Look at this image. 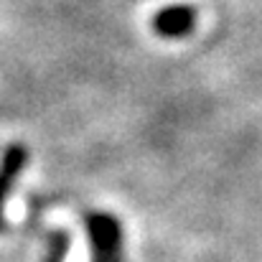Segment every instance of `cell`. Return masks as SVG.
<instances>
[{
    "label": "cell",
    "mask_w": 262,
    "mask_h": 262,
    "mask_svg": "<svg viewBox=\"0 0 262 262\" xmlns=\"http://www.w3.org/2000/svg\"><path fill=\"white\" fill-rule=\"evenodd\" d=\"M26 161H28V150H26V145H20V143H13V145L5 150L3 161H0V227H3V206H5V199L10 196V188L15 186L18 176L23 173Z\"/></svg>",
    "instance_id": "3"
},
{
    "label": "cell",
    "mask_w": 262,
    "mask_h": 262,
    "mask_svg": "<svg viewBox=\"0 0 262 262\" xmlns=\"http://www.w3.org/2000/svg\"><path fill=\"white\" fill-rule=\"evenodd\" d=\"M67 252H69V234L67 232H51L49 237V252H46V260L43 262H64L67 260Z\"/></svg>",
    "instance_id": "4"
},
{
    "label": "cell",
    "mask_w": 262,
    "mask_h": 262,
    "mask_svg": "<svg viewBox=\"0 0 262 262\" xmlns=\"http://www.w3.org/2000/svg\"><path fill=\"white\" fill-rule=\"evenodd\" d=\"M87 234L92 245V262H125L122 224L107 211L87 214Z\"/></svg>",
    "instance_id": "1"
},
{
    "label": "cell",
    "mask_w": 262,
    "mask_h": 262,
    "mask_svg": "<svg viewBox=\"0 0 262 262\" xmlns=\"http://www.w3.org/2000/svg\"><path fill=\"white\" fill-rule=\"evenodd\" d=\"M196 18H199V13H196L193 5H188V3H171V5L161 8L150 18V28H153L156 36L176 41V38H186L188 33H193Z\"/></svg>",
    "instance_id": "2"
}]
</instances>
